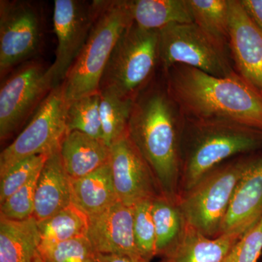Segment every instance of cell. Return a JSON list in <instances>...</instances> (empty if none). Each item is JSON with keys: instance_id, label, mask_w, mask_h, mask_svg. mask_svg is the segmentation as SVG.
<instances>
[{"instance_id": "cell-26", "label": "cell", "mask_w": 262, "mask_h": 262, "mask_svg": "<svg viewBox=\"0 0 262 262\" xmlns=\"http://www.w3.org/2000/svg\"><path fill=\"white\" fill-rule=\"evenodd\" d=\"M100 101L101 94L96 92L67 103V133L80 131L95 139L103 140Z\"/></svg>"}, {"instance_id": "cell-33", "label": "cell", "mask_w": 262, "mask_h": 262, "mask_svg": "<svg viewBox=\"0 0 262 262\" xmlns=\"http://www.w3.org/2000/svg\"><path fill=\"white\" fill-rule=\"evenodd\" d=\"M97 262H148L141 256H131L127 255L102 254L97 253Z\"/></svg>"}, {"instance_id": "cell-28", "label": "cell", "mask_w": 262, "mask_h": 262, "mask_svg": "<svg viewBox=\"0 0 262 262\" xmlns=\"http://www.w3.org/2000/svg\"><path fill=\"white\" fill-rule=\"evenodd\" d=\"M151 201L141 202L134 208V234L136 248L141 257L148 262L156 256V232Z\"/></svg>"}, {"instance_id": "cell-2", "label": "cell", "mask_w": 262, "mask_h": 262, "mask_svg": "<svg viewBox=\"0 0 262 262\" xmlns=\"http://www.w3.org/2000/svg\"><path fill=\"white\" fill-rule=\"evenodd\" d=\"M164 75L169 96L185 120H227L262 130V95L237 73L219 77L175 65Z\"/></svg>"}, {"instance_id": "cell-19", "label": "cell", "mask_w": 262, "mask_h": 262, "mask_svg": "<svg viewBox=\"0 0 262 262\" xmlns=\"http://www.w3.org/2000/svg\"><path fill=\"white\" fill-rule=\"evenodd\" d=\"M72 203L89 217L119 201L110 163L80 179H71Z\"/></svg>"}, {"instance_id": "cell-7", "label": "cell", "mask_w": 262, "mask_h": 262, "mask_svg": "<svg viewBox=\"0 0 262 262\" xmlns=\"http://www.w3.org/2000/svg\"><path fill=\"white\" fill-rule=\"evenodd\" d=\"M51 66L33 59L12 71L0 89V139H8L33 115L56 87Z\"/></svg>"}, {"instance_id": "cell-5", "label": "cell", "mask_w": 262, "mask_h": 262, "mask_svg": "<svg viewBox=\"0 0 262 262\" xmlns=\"http://www.w3.org/2000/svg\"><path fill=\"white\" fill-rule=\"evenodd\" d=\"M256 154L242 155L222 163L179 196L188 225L207 237L220 235L237 184Z\"/></svg>"}, {"instance_id": "cell-31", "label": "cell", "mask_w": 262, "mask_h": 262, "mask_svg": "<svg viewBox=\"0 0 262 262\" xmlns=\"http://www.w3.org/2000/svg\"><path fill=\"white\" fill-rule=\"evenodd\" d=\"M262 255V218L245 232L224 262H258Z\"/></svg>"}, {"instance_id": "cell-8", "label": "cell", "mask_w": 262, "mask_h": 262, "mask_svg": "<svg viewBox=\"0 0 262 262\" xmlns=\"http://www.w3.org/2000/svg\"><path fill=\"white\" fill-rule=\"evenodd\" d=\"M67 102L63 82L53 90L16 139L0 155V177L15 164L60 148L67 134Z\"/></svg>"}, {"instance_id": "cell-27", "label": "cell", "mask_w": 262, "mask_h": 262, "mask_svg": "<svg viewBox=\"0 0 262 262\" xmlns=\"http://www.w3.org/2000/svg\"><path fill=\"white\" fill-rule=\"evenodd\" d=\"M38 252L46 262H97V253L88 237L63 242H41Z\"/></svg>"}, {"instance_id": "cell-23", "label": "cell", "mask_w": 262, "mask_h": 262, "mask_svg": "<svg viewBox=\"0 0 262 262\" xmlns=\"http://www.w3.org/2000/svg\"><path fill=\"white\" fill-rule=\"evenodd\" d=\"M229 0H188L194 23L212 40L229 51Z\"/></svg>"}, {"instance_id": "cell-30", "label": "cell", "mask_w": 262, "mask_h": 262, "mask_svg": "<svg viewBox=\"0 0 262 262\" xmlns=\"http://www.w3.org/2000/svg\"><path fill=\"white\" fill-rule=\"evenodd\" d=\"M40 171L0 204V218L23 221L34 215L36 185Z\"/></svg>"}, {"instance_id": "cell-14", "label": "cell", "mask_w": 262, "mask_h": 262, "mask_svg": "<svg viewBox=\"0 0 262 262\" xmlns=\"http://www.w3.org/2000/svg\"><path fill=\"white\" fill-rule=\"evenodd\" d=\"M89 218L88 238L96 253L141 256L134 239V208L117 201Z\"/></svg>"}, {"instance_id": "cell-3", "label": "cell", "mask_w": 262, "mask_h": 262, "mask_svg": "<svg viewBox=\"0 0 262 262\" xmlns=\"http://www.w3.org/2000/svg\"><path fill=\"white\" fill-rule=\"evenodd\" d=\"M259 151L262 130L227 120L184 119L179 196L222 163Z\"/></svg>"}, {"instance_id": "cell-13", "label": "cell", "mask_w": 262, "mask_h": 262, "mask_svg": "<svg viewBox=\"0 0 262 262\" xmlns=\"http://www.w3.org/2000/svg\"><path fill=\"white\" fill-rule=\"evenodd\" d=\"M229 51L236 73L262 95V28L241 0H229Z\"/></svg>"}, {"instance_id": "cell-15", "label": "cell", "mask_w": 262, "mask_h": 262, "mask_svg": "<svg viewBox=\"0 0 262 262\" xmlns=\"http://www.w3.org/2000/svg\"><path fill=\"white\" fill-rule=\"evenodd\" d=\"M261 218L262 151H260L255 155L252 163L237 184L220 235L241 236Z\"/></svg>"}, {"instance_id": "cell-17", "label": "cell", "mask_w": 262, "mask_h": 262, "mask_svg": "<svg viewBox=\"0 0 262 262\" xmlns=\"http://www.w3.org/2000/svg\"><path fill=\"white\" fill-rule=\"evenodd\" d=\"M60 153L71 179L82 178L110 163V146L80 131L66 134Z\"/></svg>"}, {"instance_id": "cell-25", "label": "cell", "mask_w": 262, "mask_h": 262, "mask_svg": "<svg viewBox=\"0 0 262 262\" xmlns=\"http://www.w3.org/2000/svg\"><path fill=\"white\" fill-rule=\"evenodd\" d=\"M99 92L103 140L110 147L115 141L127 135L134 100L121 97L108 90H100Z\"/></svg>"}, {"instance_id": "cell-22", "label": "cell", "mask_w": 262, "mask_h": 262, "mask_svg": "<svg viewBox=\"0 0 262 262\" xmlns=\"http://www.w3.org/2000/svg\"><path fill=\"white\" fill-rule=\"evenodd\" d=\"M151 215L156 232V256L162 257L181 242L188 223L179 201L163 195L151 201Z\"/></svg>"}, {"instance_id": "cell-4", "label": "cell", "mask_w": 262, "mask_h": 262, "mask_svg": "<svg viewBox=\"0 0 262 262\" xmlns=\"http://www.w3.org/2000/svg\"><path fill=\"white\" fill-rule=\"evenodd\" d=\"M133 22L127 0H101L87 42L63 82L67 103L99 92L112 52Z\"/></svg>"}, {"instance_id": "cell-12", "label": "cell", "mask_w": 262, "mask_h": 262, "mask_svg": "<svg viewBox=\"0 0 262 262\" xmlns=\"http://www.w3.org/2000/svg\"><path fill=\"white\" fill-rule=\"evenodd\" d=\"M110 148V168L119 201L133 208L163 195L152 170L128 134Z\"/></svg>"}, {"instance_id": "cell-18", "label": "cell", "mask_w": 262, "mask_h": 262, "mask_svg": "<svg viewBox=\"0 0 262 262\" xmlns=\"http://www.w3.org/2000/svg\"><path fill=\"white\" fill-rule=\"evenodd\" d=\"M239 237L236 234L207 237L188 225L181 242L162 256L160 262H224Z\"/></svg>"}, {"instance_id": "cell-34", "label": "cell", "mask_w": 262, "mask_h": 262, "mask_svg": "<svg viewBox=\"0 0 262 262\" xmlns=\"http://www.w3.org/2000/svg\"><path fill=\"white\" fill-rule=\"evenodd\" d=\"M32 262H46L45 261L44 259H43V258L42 256H41V255L39 254V252H37L36 253L35 256H34V259H33Z\"/></svg>"}, {"instance_id": "cell-11", "label": "cell", "mask_w": 262, "mask_h": 262, "mask_svg": "<svg viewBox=\"0 0 262 262\" xmlns=\"http://www.w3.org/2000/svg\"><path fill=\"white\" fill-rule=\"evenodd\" d=\"M100 5L101 0L54 1L53 22L58 45L51 67L56 86L64 81L87 42Z\"/></svg>"}, {"instance_id": "cell-20", "label": "cell", "mask_w": 262, "mask_h": 262, "mask_svg": "<svg viewBox=\"0 0 262 262\" xmlns=\"http://www.w3.org/2000/svg\"><path fill=\"white\" fill-rule=\"evenodd\" d=\"M37 221L0 218V262H32L41 244Z\"/></svg>"}, {"instance_id": "cell-6", "label": "cell", "mask_w": 262, "mask_h": 262, "mask_svg": "<svg viewBox=\"0 0 262 262\" xmlns=\"http://www.w3.org/2000/svg\"><path fill=\"white\" fill-rule=\"evenodd\" d=\"M160 65L159 31L133 22L117 41L100 82L121 97L134 100L146 89Z\"/></svg>"}, {"instance_id": "cell-21", "label": "cell", "mask_w": 262, "mask_h": 262, "mask_svg": "<svg viewBox=\"0 0 262 262\" xmlns=\"http://www.w3.org/2000/svg\"><path fill=\"white\" fill-rule=\"evenodd\" d=\"M134 23L147 30L175 24L194 23L188 0H129Z\"/></svg>"}, {"instance_id": "cell-9", "label": "cell", "mask_w": 262, "mask_h": 262, "mask_svg": "<svg viewBox=\"0 0 262 262\" xmlns=\"http://www.w3.org/2000/svg\"><path fill=\"white\" fill-rule=\"evenodd\" d=\"M227 53L194 23L170 24L159 30L160 65L163 72L184 65L215 77H231L236 72Z\"/></svg>"}, {"instance_id": "cell-16", "label": "cell", "mask_w": 262, "mask_h": 262, "mask_svg": "<svg viewBox=\"0 0 262 262\" xmlns=\"http://www.w3.org/2000/svg\"><path fill=\"white\" fill-rule=\"evenodd\" d=\"M72 203L71 179L58 148L48 155L38 177L33 216L40 222L56 214Z\"/></svg>"}, {"instance_id": "cell-1", "label": "cell", "mask_w": 262, "mask_h": 262, "mask_svg": "<svg viewBox=\"0 0 262 262\" xmlns=\"http://www.w3.org/2000/svg\"><path fill=\"white\" fill-rule=\"evenodd\" d=\"M184 118L165 85L150 83L134 99L127 134L149 165L163 196L177 201Z\"/></svg>"}, {"instance_id": "cell-10", "label": "cell", "mask_w": 262, "mask_h": 262, "mask_svg": "<svg viewBox=\"0 0 262 262\" xmlns=\"http://www.w3.org/2000/svg\"><path fill=\"white\" fill-rule=\"evenodd\" d=\"M42 12L32 2L0 1V73L34 59L42 48Z\"/></svg>"}, {"instance_id": "cell-32", "label": "cell", "mask_w": 262, "mask_h": 262, "mask_svg": "<svg viewBox=\"0 0 262 262\" xmlns=\"http://www.w3.org/2000/svg\"><path fill=\"white\" fill-rule=\"evenodd\" d=\"M245 9L262 28V0H241Z\"/></svg>"}, {"instance_id": "cell-24", "label": "cell", "mask_w": 262, "mask_h": 262, "mask_svg": "<svg viewBox=\"0 0 262 262\" xmlns=\"http://www.w3.org/2000/svg\"><path fill=\"white\" fill-rule=\"evenodd\" d=\"M37 223L41 242L54 244L88 237L89 216L73 203Z\"/></svg>"}, {"instance_id": "cell-29", "label": "cell", "mask_w": 262, "mask_h": 262, "mask_svg": "<svg viewBox=\"0 0 262 262\" xmlns=\"http://www.w3.org/2000/svg\"><path fill=\"white\" fill-rule=\"evenodd\" d=\"M48 155H34L21 160L0 177V204L40 171Z\"/></svg>"}]
</instances>
